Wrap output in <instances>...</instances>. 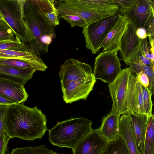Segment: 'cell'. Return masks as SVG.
I'll return each mask as SVG.
<instances>
[{"label":"cell","mask_w":154,"mask_h":154,"mask_svg":"<svg viewBox=\"0 0 154 154\" xmlns=\"http://www.w3.org/2000/svg\"><path fill=\"white\" fill-rule=\"evenodd\" d=\"M117 11L114 15L88 23L82 30L87 48L93 54L99 51V48L107 33L118 20Z\"/></svg>","instance_id":"52a82bcc"},{"label":"cell","mask_w":154,"mask_h":154,"mask_svg":"<svg viewBox=\"0 0 154 154\" xmlns=\"http://www.w3.org/2000/svg\"><path fill=\"white\" fill-rule=\"evenodd\" d=\"M64 2L66 7L78 16L83 19L87 24L93 23L107 17L112 16L116 13H101L83 9L76 6ZM86 24V25H87Z\"/></svg>","instance_id":"7402d4cb"},{"label":"cell","mask_w":154,"mask_h":154,"mask_svg":"<svg viewBox=\"0 0 154 154\" xmlns=\"http://www.w3.org/2000/svg\"><path fill=\"white\" fill-rule=\"evenodd\" d=\"M116 51H103L96 57L93 75L96 79L113 82L121 71V64Z\"/></svg>","instance_id":"ba28073f"},{"label":"cell","mask_w":154,"mask_h":154,"mask_svg":"<svg viewBox=\"0 0 154 154\" xmlns=\"http://www.w3.org/2000/svg\"><path fill=\"white\" fill-rule=\"evenodd\" d=\"M136 0H113L118 8L119 15H127L130 11Z\"/></svg>","instance_id":"f1b7e54d"},{"label":"cell","mask_w":154,"mask_h":154,"mask_svg":"<svg viewBox=\"0 0 154 154\" xmlns=\"http://www.w3.org/2000/svg\"><path fill=\"white\" fill-rule=\"evenodd\" d=\"M154 117L149 116L145 134L143 154H154Z\"/></svg>","instance_id":"603a6c76"},{"label":"cell","mask_w":154,"mask_h":154,"mask_svg":"<svg viewBox=\"0 0 154 154\" xmlns=\"http://www.w3.org/2000/svg\"><path fill=\"white\" fill-rule=\"evenodd\" d=\"M102 154H130L122 138L119 136L109 140Z\"/></svg>","instance_id":"cb8c5ba5"},{"label":"cell","mask_w":154,"mask_h":154,"mask_svg":"<svg viewBox=\"0 0 154 154\" xmlns=\"http://www.w3.org/2000/svg\"><path fill=\"white\" fill-rule=\"evenodd\" d=\"M148 43L147 38L142 40L141 54L149 60L154 66V60H152L151 54L149 53Z\"/></svg>","instance_id":"e575fe53"},{"label":"cell","mask_w":154,"mask_h":154,"mask_svg":"<svg viewBox=\"0 0 154 154\" xmlns=\"http://www.w3.org/2000/svg\"><path fill=\"white\" fill-rule=\"evenodd\" d=\"M108 141L98 129H92L72 149L73 154H102Z\"/></svg>","instance_id":"30bf717a"},{"label":"cell","mask_w":154,"mask_h":154,"mask_svg":"<svg viewBox=\"0 0 154 154\" xmlns=\"http://www.w3.org/2000/svg\"><path fill=\"white\" fill-rule=\"evenodd\" d=\"M128 115L131 118L137 147L141 154H143L144 141L149 116L134 112Z\"/></svg>","instance_id":"ac0fdd59"},{"label":"cell","mask_w":154,"mask_h":154,"mask_svg":"<svg viewBox=\"0 0 154 154\" xmlns=\"http://www.w3.org/2000/svg\"><path fill=\"white\" fill-rule=\"evenodd\" d=\"M47 121L45 115L36 106L30 108L23 103L9 105L5 114V131L10 138L41 139L48 130Z\"/></svg>","instance_id":"6da1fadb"},{"label":"cell","mask_w":154,"mask_h":154,"mask_svg":"<svg viewBox=\"0 0 154 154\" xmlns=\"http://www.w3.org/2000/svg\"><path fill=\"white\" fill-rule=\"evenodd\" d=\"M143 72L147 76L149 81V85L147 88L152 94H154V68L149 66L145 65Z\"/></svg>","instance_id":"1f68e13d"},{"label":"cell","mask_w":154,"mask_h":154,"mask_svg":"<svg viewBox=\"0 0 154 154\" xmlns=\"http://www.w3.org/2000/svg\"><path fill=\"white\" fill-rule=\"evenodd\" d=\"M0 95L15 104L23 103L28 97L24 85L2 78H0Z\"/></svg>","instance_id":"4fadbf2b"},{"label":"cell","mask_w":154,"mask_h":154,"mask_svg":"<svg viewBox=\"0 0 154 154\" xmlns=\"http://www.w3.org/2000/svg\"><path fill=\"white\" fill-rule=\"evenodd\" d=\"M136 79L130 67L122 69L108 87L112 104V109L119 116L133 112Z\"/></svg>","instance_id":"277c9868"},{"label":"cell","mask_w":154,"mask_h":154,"mask_svg":"<svg viewBox=\"0 0 154 154\" xmlns=\"http://www.w3.org/2000/svg\"><path fill=\"white\" fill-rule=\"evenodd\" d=\"M0 65L16 69L34 68L26 62L15 59L0 58Z\"/></svg>","instance_id":"83f0119b"},{"label":"cell","mask_w":154,"mask_h":154,"mask_svg":"<svg viewBox=\"0 0 154 154\" xmlns=\"http://www.w3.org/2000/svg\"><path fill=\"white\" fill-rule=\"evenodd\" d=\"M36 69L35 68L16 69L0 65V78L25 84L31 79Z\"/></svg>","instance_id":"d6986e66"},{"label":"cell","mask_w":154,"mask_h":154,"mask_svg":"<svg viewBox=\"0 0 154 154\" xmlns=\"http://www.w3.org/2000/svg\"><path fill=\"white\" fill-rule=\"evenodd\" d=\"M54 5L58 11L59 20L64 19L72 27L77 26L83 28L86 25L85 21L68 8L62 0L54 1Z\"/></svg>","instance_id":"44dd1931"},{"label":"cell","mask_w":154,"mask_h":154,"mask_svg":"<svg viewBox=\"0 0 154 154\" xmlns=\"http://www.w3.org/2000/svg\"><path fill=\"white\" fill-rule=\"evenodd\" d=\"M126 15L136 28H143L146 29L149 22L154 17V1L136 0Z\"/></svg>","instance_id":"7c38bea8"},{"label":"cell","mask_w":154,"mask_h":154,"mask_svg":"<svg viewBox=\"0 0 154 154\" xmlns=\"http://www.w3.org/2000/svg\"><path fill=\"white\" fill-rule=\"evenodd\" d=\"M51 151L45 145L13 149L8 154H48Z\"/></svg>","instance_id":"484cf974"},{"label":"cell","mask_w":154,"mask_h":154,"mask_svg":"<svg viewBox=\"0 0 154 154\" xmlns=\"http://www.w3.org/2000/svg\"><path fill=\"white\" fill-rule=\"evenodd\" d=\"M10 138L6 134L5 131L0 135V154H5L7 150L8 142Z\"/></svg>","instance_id":"d6a6232c"},{"label":"cell","mask_w":154,"mask_h":154,"mask_svg":"<svg viewBox=\"0 0 154 154\" xmlns=\"http://www.w3.org/2000/svg\"><path fill=\"white\" fill-rule=\"evenodd\" d=\"M48 154H59L56 153V152L53 151L52 150H51L49 153Z\"/></svg>","instance_id":"7bdbcfd3"},{"label":"cell","mask_w":154,"mask_h":154,"mask_svg":"<svg viewBox=\"0 0 154 154\" xmlns=\"http://www.w3.org/2000/svg\"><path fill=\"white\" fill-rule=\"evenodd\" d=\"M0 58L15 59L23 61L39 71H44L48 67L40 57L30 49L24 51L0 49Z\"/></svg>","instance_id":"5bb4252c"},{"label":"cell","mask_w":154,"mask_h":154,"mask_svg":"<svg viewBox=\"0 0 154 154\" xmlns=\"http://www.w3.org/2000/svg\"><path fill=\"white\" fill-rule=\"evenodd\" d=\"M136 28L129 20L122 38L119 51L121 60L125 63L141 54L142 40L136 34Z\"/></svg>","instance_id":"9c48e42d"},{"label":"cell","mask_w":154,"mask_h":154,"mask_svg":"<svg viewBox=\"0 0 154 154\" xmlns=\"http://www.w3.org/2000/svg\"><path fill=\"white\" fill-rule=\"evenodd\" d=\"M59 75L63 100L66 103L86 100L96 81L91 67L73 58L61 65Z\"/></svg>","instance_id":"7a4b0ae2"},{"label":"cell","mask_w":154,"mask_h":154,"mask_svg":"<svg viewBox=\"0 0 154 154\" xmlns=\"http://www.w3.org/2000/svg\"><path fill=\"white\" fill-rule=\"evenodd\" d=\"M16 104L7 98L0 95V104L9 105Z\"/></svg>","instance_id":"ab89813d"},{"label":"cell","mask_w":154,"mask_h":154,"mask_svg":"<svg viewBox=\"0 0 154 154\" xmlns=\"http://www.w3.org/2000/svg\"><path fill=\"white\" fill-rule=\"evenodd\" d=\"M136 34L140 39L143 40L147 38L148 34L146 30L143 28H139L136 29Z\"/></svg>","instance_id":"74e56055"},{"label":"cell","mask_w":154,"mask_h":154,"mask_svg":"<svg viewBox=\"0 0 154 154\" xmlns=\"http://www.w3.org/2000/svg\"><path fill=\"white\" fill-rule=\"evenodd\" d=\"M120 116L112 109L111 112L103 118L102 124L98 128L99 133L108 140L120 136Z\"/></svg>","instance_id":"e0dca14e"},{"label":"cell","mask_w":154,"mask_h":154,"mask_svg":"<svg viewBox=\"0 0 154 154\" xmlns=\"http://www.w3.org/2000/svg\"><path fill=\"white\" fill-rule=\"evenodd\" d=\"M154 17H153L148 23L146 29V30L148 37H150L154 38Z\"/></svg>","instance_id":"8d00e7d4"},{"label":"cell","mask_w":154,"mask_h":154,"mask_svg":"<svg viewBox=\"0 0 154 154\" xmlns=\"http://www.w3.org/2000/svg\"><path fill=\"white\" fill-rule=\"evenodd\" d=\"M129 20L126 15H119V18L100 45L99 49L103 48V51L118 52L121 40L128 27Z\"/></svg>","instance_id":"8fae6325"},{"label":"cell","mask_w":154,"mask_h":154,"mask_svg":"<svg viewBox=\"0 0 154 154\" xmlns=\"http://www.w3.org/2000/svg\"><path fill=\"white\" fill-rule=\"evenodd\" d=\"M0 20L6 21L5 19L0 10Z\"/></svg>","instance_id":"b9f144b4"},{"label":"cell","mask_w":154,"mask_h":154,"mask_svg":"<svg viewBox=\"0 0 154 154\" xmlns=\"http://www.w3.org/2000/svg\"><path fill=\"white\" fill-rule=\"evenodd\" d=\"M83 9L101 13L116 12L118 8L113 0H62Z\"/></svg>","instance_id":"9a60e30c"},{"label":"cell","mask_w":154,"mask_h":154,"mask_svg":"<svg viewBox=\"0 0 154 154\" xmlns=\"http://www.w3.org/2000/svg\"><path fill=\"white\" fill-rule=\"evenodd\" d=\"M119 134L130 154H141L137 147L131 118L128 114L122 115L120 117Z\"/></svg>","instance_id":"2e32d148"},{"label":"cell","mask_w":154,"mask_h":154,"mask_svg":"<svg viewBox=\"0 0 154 154\" xmlns=\"http://www.w3.org/2000/svg\"><path fill=\"white\" fill-rule=\"evenodd\" d=\"M23 14L25 21L35 37L26 46L39 57L48 53L49 45L56 36L55 26L30 0H25Z\"/></svg>","instance_id":"3957f363"},{"label":"cell","mask_w":154,"mask_h":154,"mask_svg":"<svg viewBox=\"0 0 154 154\" xmlns=\"http://www.w3.org/2000/svg\"><path fill=\"white\" fill-rule=\"evenodd\" d=\"M136 78L140 84L144 87L148 88L149 85V79L146 75L143 72L135 74Z\"/></svg>","instance_id":"d590c367"},{"label":"cell","mask_w":154,"mask_h":154,"mask_svg":"<svg viewBox=\"0 0 154 154\" xmlns=\"http://www.w3.org/2000/svg\"><path fill=\"white\" fill-rule=\"evenodd\" d=\"M133 112L138 114L146 115L143 104L141 85L137 79L135 85V107Z\"/></svg>","instance_id":"4316f807"},{"label":"cell","mask_w":154,"mask_h":154,"mask_svg":"<svg viewBox=\"0 0 154 154\" xmlns=\"http://www.w3.org/2000/svg\"><path fill=\"white\" fill-rule=\"evenodd\" d=\"M25 0H0V10L15 36L23 43L29 42L35 37L24 18Z\"/></svg>","instance_id":"8992f818"},{"label":"cell","mask_w":154,"mask_h":154,"mask_svg":"<svg viewBox=\"0 0 154 154\" xmlns=\"http://www.w3.org/2000/svg\"><path fill=\"white\" fill-rule=\"evenodd\" d=\"M143 98V104L145 114L148 116L152 115V110L153 104L151 96L152 95L146 87L141 85Z\"/></svg>","instance_id":"f546056e"},{"label":"cell","mask_w":154,"mask_h":154,"mask_svg":"<svg viewBox=\"0 0 154 154\" xmlns=\"http://www.w3.org/2000/svg\"><path fill=\"white\" fill-rule=\"evenodd\" d=\"M92 121L83 117L58 122L48 130L49 140L54 146L73 149L92 130Z\"/></svg>","instance_id":"5b68a950"},{"label":"cell","mask_w":154,"mask_h":154,"mask_svg":"<svg viewBox=\"0 0 154 154\" xmlns=\"http://www.w3.org/2000/svg\"><path fill=\"white\" fill-rule=\"evenodd\" d=\"M36 5L48 21L54 26L59 24L58 11L54 5V0H30Z\"/></svg>","instance_id":"ffe728a7"},{"label":"cell","mask_w":154,"mask_h":154,"mask_svg":"<svg viewBox=\"0 0 154 154\" xmlns=\"http://www.w3.org/2000/svg\"><path fill=\"white\" fill-rule=\"evenodd\" d=\"M8 106L0 104V135L3 132L5 131V114Z\"/></svg>","instance_id":"836d02e7"},{"label":"cell","mask_w":154,"mask_h":154,"mask_svg":"<svg viewBox=\"0 0 154 154\" xmlns=\"http://www.w3.org/2000/svg\"><path fill=\"white\" fill-rule=\"evenodd\" d=\"M149 38V43L151 46L150 51L151 52V54L153 60H154V38H152L150 37H148Z\"/></svg>","instance_id":"60d3db41"},{"label":"cell","mask_w":154,"mask_h":154,"mask_svg":"<svg viewBox=\"0 0 154 154\" xmlns=\"http://www.w3.org/2000/svg\"><path fill=\"white\" fill-rule=\"evenodd\" d=\"M138 57L140 60L141 62L144 65L152 66L154 68V66L150 60L145 57L143 56L141 54Z\"/></svg>","instance_id":"f35d334b"},{"label":"cell","mask_w":154,"mask_h":154,"mask_svg":"<svg viewBox=\"0 0 154 154\" xmlns=\"http://www.w3.org/2000/svg\"><path fill=\"white\" fill-rule=\"evenodd\" d=\"M15 36L13 30L6 21L0 20V41L11 39Z\"/></svg>","instance_id":"4dcf8cb0"},{"label":"cell","mask_w":154,"mask_h":154,"mask_svg":"<svg viewBox=\"0 0 154 154\" xmlns=\"http://www.w3.org/2000/svg\"><path fill=\"white\" fill-rule=\"evenodd\" d=\"M29 49L17 37L0 41V49L24 51Z\"/></svg>","instance_id":"d4e9b609"}]
</instances>
